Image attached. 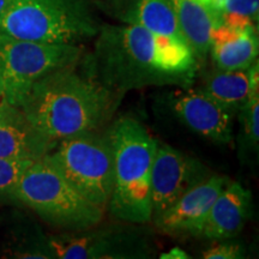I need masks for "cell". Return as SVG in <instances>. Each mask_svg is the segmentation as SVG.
<instances>
[{"label": "cell", "mask_w": 259, "mask_h": 259, "mask_svg": "<svg viewBox=\"0 0 259 259\" xmlns=\"http://www.w3.org/2000/svg\"><path fill=\"white\" fill-rule=\"evenodd\" d=\"M15 199L44 221L66 232L99 225L106 213L65 179L48 154L24 170L16 186Z\"/></svg>", "instance_id": "obj_5"}, {"label": "cell", "mask_w": 259, "mask_h": 259, "mask_svg": "<svg viewBox=\"0 0 259 259\" xmlns=\"http://www.w3.org/2000/svg\"><path fill=\"white\" fill-rule=\"evenodd\" d=\"M199 89L236 115L250 97L247 70L213 69L204 74Z\"/></svg>", "instance_id": "obj_16"}, {"label": "cell", "mask_w": 259, "mask_h": 259, "mask_svg": "<svg viewBox=\"0 0 259 259\" xmlns=\"http://www.w3.org/2000/svg\"><path fill=\"white\" fill-rule=\"evenodd\" d=\"M223 14L247 16L257 23L259 14V0H222Z\"/></svg>", "instance_id": "obj_22"}, {"label": "cell", "mask_w": 259, "mask_h": 259, "mask_svg": "<svg viewBox=\"0 0 259 259\" xmlns=\"http://www.w3.org/2000/svg\"><path fill=\"white\" fill-rule=\"evenodd\" d=\"M90 0H14L0 15V34L78 45L99 34Z\"/></svg>", "instance_id": "obj_4"}, {"label": "cell", "mask_w": 259, "mask_h": 259, "mask_svg": "<svg viewBox=\"0 0 259 259\" xmlns=\"http://www.w3.org/2000/svg\"><path fill=\"white\" fill-rule=\"evenodd\" d=\"M50 236L56 259H145L155 247L144 225L120 221Z\"/></svg>", "instance_id": "obj_8"}, {"label": "cell", "mask_w": 259, "mask_h": 259, "mask_svg": "<svg viewBox=\"0 0 259 259\" xmlns=\"http://www.w3.org/2000/svg\"><path fill=\"white\" fill-rule=\"evenodd\" d=\"M90 69L120 94L151 85L192 84L199 64L185 41L161 36L137 24L100 27Z\"/></svg>", "instance_id": "obj_1"}, {"label": "cell", "mask_w": 259, "mask_h": 259, "mask_svg": "<svg viewBox=\"0 0 259 259\" xmlns=\"http://www.w3.org/2000/svg\"><path fill=\"white\" fill-rule=\"evenodd\" d=\"M6 99H5V94H4V88H3V83H2V79H0V105H2L3 102H5ZM8 102V101H6Z\"/></svg>", "instance_id": "obj_26"}, {"label": "cell", "mask_w": 259, "mask_h": 259, "mask_svg": "<svg viewBox=\"0 0 259 259\" xmlns=\"http://www.w3.org/2000/svg\"><path fill=\"white\" fill-rule=\"evenodd\" d=\"M79 63L48 73L31 87L19 106L29 121L54 143L97 131L119 105L120 94L100 82L92 69L82 72Z\"/></svg>", "instance_id": "obj_2"}, {"label": "cell", "mask_w": 259, "mask_h": 259, "mask_svg": "<svg viewBox=\"0 0 259 259\" xmlns=\"http://www.w3.org/2000/svg\"><path fill=\"white\" fill-rule=\"evenodd\" d=\"M204 259H242L246 257V250L241 242L233 241V239L220 240L218 245L204 251Z\"/></svg>", "instance_id": "obj_21"}, {"label": "cell", "mask_w": 259, "mask_h": 259, "mask_svg": "<svg viewBox=\"0 0 259 259\" xmlns=\"http://www.w3.org/2000/svg\"><path fill=\"white\" fill-rule=\"evenodd\" d=\"M79 45L22 40L0 34V79L6 101L21 106L35 83L48 73L79 63Z\"/></svg>", "instance_id": "obj_7"}, {"label": "cell", "mask_w": 259, "mask_h": 259, "mask_svg": "<svg viewBox=\"0 0 259 259\" xmlns=\"http://www.w3.org/2000/svg\"><path fill=\"white\" fill-rule=\"evenodd\" d=\"M229 181L228 177L210 174L154 220V225L171 236H200L212 203Z\"/></svg>", "instance_id": "obj_11"}, {"label": "cell", "mask_w": 259, "mask_h": 259, "mask_svg": "<svg viewBox=\"0 0 259 259\" xmlns=\"http://www.w3.org/2000/svg\"><path fill=\"white\" fill-rule=\"evenodd\" d=\"M56 144L29 121L21 107L6 101L0 105V158L36 161Z\"/></svg>", "instance_id": "obj_12"}, {"label": "cell", "mask_w": 259, "mask_h": 259, "mask_svg": "<svg viewBox=\"0 0 259 259\" xmlns=\"http://www.w3.org/2000/svg\"><path fill=\"white\" fill-rule=\"evenodd\" d=\"M48 156L84 198L107 210L114 183V160L108 134L88 131L60 139Z\"/></svg>", "instance_id": "obj_6"}, {"label": "cell", "mask_w": 259, "mask_h": 259, "mask_svg": "<svg viewBox=\"0 0 259 259\" xmlns=\"http://www.w3.org/2000/svg\"><path fill=\"white\" fill-rule=\"evenodd\" d=\"M32 162L0 158V204H17L15 199L16 186Z\"/></svg>", "instance_id": "obj_20"}, {"label": "cell", "mask_w": 259, "mask_h": 259, "mask_svg": "<svg viewBox=\"0 0 259 259\" xmlns=\"http://www.w3.org/2000/svg\"><path fill=\"white\" fill-rule=\"evenodd\" d=\"M12 2H14V0H0V15L9 8V5L11 4Z\"/></svg>", "instance_id": "obj_25"}, {"label": "cell", "mask_w": 259, "mask_h": 259, "mask_svg": "<svg viewBox=\"0 0 259 259\" xmlns=\"http://www.w3.org/2000/svg\"><path fill=\"white\" fill-rule=\"evenodd\" d=\"M180 32L192 51L197 63L203 64L209 56L211 34L222 24V16L196 0H170Z\"/></svg>", "instance_id": "obj_15"}, {"label": "cell", "mask_w": 259, "mask_h": 259, "mask_svg": "<svg viewBox=\"0 0 259 259\" xmlns=\"http://www.w3.org/2000/svg\"><path fill=\"white\" fill-rule=\"evenodd\" d=\"M258 47L255 29L238 30L221 24L212 30L209 54L215 69L247 70L257 60Z\"/></svg>", "instance_id": "obj_14"}, {"label": "cell", "mask_w": 259, "mask_h": 259, "mask_svg": "<svg viewBox=\"0 0 259 259\" xmlns=\"http://www.w3.org/2000/svg\"><path fill=\"white\" fill-rule=\"evenodd\" d=\"M114 160V183L108 210L113 219L136 225L153 220L151 167L157 141L132 116H121L107 132Z\"/></svg>", "instance_id": "obj_3"}, {"label": "cell", "mask_w": 259, "mask_h": 259, "mask_svg": "<svg viewBox=\"0 0 259 259\" xmlns=\"http://www.w3.org/2000/svg\"><path fill=\"white\" fill-rule=\"evenodd\" d=\"M196 2L204 5L209 10H211V11L215 12L216 15H220V16L223 15L222 0H196Z\"/></svg>", "instance_id": "obj_24"}, {"label": "cell", "mask_w": 259, "mask_h": 259, "mask_svg": "<svg viewBox=\"0 0 259 259\" xmlns=\"http://www.w3.org/2000/svg\"><path fill=\"white\" fill-rule=\"evenodd\" d=\"M169 101L178 120L196 135L218 144L232 141L235 115L199 88H183Z\"/></svg>", "instance_id": "obj_10"}, {"label": "cell", "mask_w": 259, "mask_h": 259, "mask_svg": "<svg viewBox=\"0 0 259 259\" xmlns=\"http://www.w3.org/2000/svg\"><path fill=\"white\" fill-rule=\"evenodd\" d=\"M161 259H187L191 258L189 253L184 250H181L180 247H174L170 251L166 252V253H162L160 255Z\"/></svg>", "instance_id": "obj_23"}, {"label": "cell", "mask_w": 259, "mask_h": 259, "mask_svg": "<svg viewBox=\"0 0 259 259\" xmlns=\"http://www.w3.org/2000/svg\"><path fill=\"white\" fill-rule=\"evenodd\" d=\"M240 131L239 149L245 161H253L258 157L259 148V96L250 97L245 106L238 112Z\"/></svg>", "instance_id": "obj_18"}, {"label": "cell", "mask_w": 259, "mask_h": 259, "mask_svg": "<svg viewBox=\"0 0 259 259\" xmlns=\"http://www.w3.org/2000/svg\"><path fill=\"white\" fill-rule=\"evenodd\" d=\"M210 174L208 167L199 160L157 142L150 178L151 221L160 218L183 194Z\"/></svg>", "instance_id": "obj_9"}, {"label": "cell", "mask_w": 259, "mask_h": 259, "mask_svg": "<svg viewBox=\"0 0 259 259\" xmlns=\"http://www.w3.org/2000/svg\"><path fill=\"white\" fill-rule=\"evenodd\" d=\"M124 21L137 24L161 36L184 40L170 0H135Z\"/></svg>", "instance_id": "obj_17"}, {"label": "cell", "mask_w": 259, "mask_h": 259, "mask_svg": "<svg viewBox=\"0 0 259 259\" xmlns=\"http://www.w3.org/2000/svg\"><path fill=\"white\" fill-rule=\"evenodd\" d=\"M252 213V194L238 181H229L212 203L202 235L209 240L234 239Z\"/></svg>", "instance_id": "obj_13"}, {"label": "cell", "mask_w": 259, "mask_h": 259, "mask_svg": "<svg viewBox=\"0 0 259 259\" xmlns=\"http://www.w3.org/2000/svg\"><path fill=\"white\" fill-rule=\"evenodd\" d=\"M9 253L14 258L56 259L50 245V236L45 235L36 227L22 229L14 235L10 242Z\"/></svg>", "instance_id": "obj_19"}]
</instances>
